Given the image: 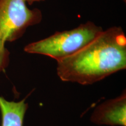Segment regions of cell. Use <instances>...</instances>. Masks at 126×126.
Here are the masks:
<instances>
[{
	"mask_svg": "<svg viewBox=\"0 0 126 126\" xmlns=\"http://www.w3.org/2000/svg\"><path fill=\"white\" fill-rule=\"evenodd\" d=\"M61 81L92 85L126 68V36L120 26L103 31L74 54L57 61Z\"/></svg>",
	"mask_w": 126,
	"mask_h": 126,
	"instance_id": "cell-1",
	"label": "cell"
},
{
	"mask_svg": "<svg viewBox=\"0 0 126 126\" xmlns=\"http://www.w3.org/2000/svg\"><path fill=\"white\" fill-rule=\"evenodd\" d=\"M26 4L25 0H0V73L9 63L6 43L20 38L28 28L40 23L43 18L41 10L30 9Z\"/></svg>",
	"mask_w": 126,
	"mask_h": 126,
	"instance_id": "cell-2",
	"label": "cell"
},
{
	"mask_svg": "<svg viewBox=\"0 0 126 126\" xmlns=\"http://www.w3.org/2000/svg\"><path fill=\"white\" fill-rule=\"evenodd\" d=\"M103 31L101 26L88 21L73 29L56 32L46 38L28 44L24 47V51L29 54L50 57L57 61L74 54Z\"/></svg>",
	"mask_w": 126,
	"mask_h": 126,
	"instance_id": "cell-3",
	"label": "cell"
},
{
	"mask_svg": "<svg viewBox=\"0 0 126 126\" xmlns=\"http://www.w3.org/2000/svg\"><path fill=\"white\" fill-rule=\"evenodd\" d=\"M91 122L98 125L126 126V93L109 99L94 109L91 117Z\"/></svg>",
	"mask_w": 126,
	"mask_h": 126,
	"instance_id": "cell-4",
	"label": "cell"
},
{
	"mask_svg": "<svg viewBox=\"0 0 126 126\" xmlns=\"http://www.w3.org/2000/svg\"><path fill=\"white\" fill-rule=\"evenodd\" d=\"M26 97L19 102L8 101L0 96L1 126H23L25 113L28 108Z\"/></svg>",
	"mask_w": 126,
	"mask_h": 126,
	"instance_id": "cell-5",
	"label": "cell"
},
{
	"mask_svg": "<svg viewBox=\"0 0 126 126\" xmlns=\"http://www.w3.org/2000/svg\"><path fill=\"white\" fill-rule=\"evenodd\" d=\"M45 1V0H25L26 4L29 5H32L34 2H39V1Z\"/></svg>",
	"mask_w": 126,
	"mask_h": 126,
	"instance_id": "cell-6",
	"label": "cell"
}]
</instances>
